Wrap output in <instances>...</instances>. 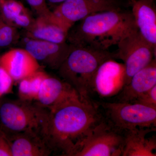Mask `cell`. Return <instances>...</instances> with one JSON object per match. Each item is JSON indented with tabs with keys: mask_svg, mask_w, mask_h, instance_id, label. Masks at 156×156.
Wrapping results in <instances>:
<instances>
[{
	"mask_svg": "<svg viewBox=\"0 0 156 156\" xmlns=\"http://www.w3.org/2000/svg\"><path fill=\"white\" fill-rule=\"evenodd\" d=\"M1 0H0V2H1Z\"/></svg>",
	"mask_w": 156,
	"mask_h": 156,
	"instance_id": "27",
	"label": "cell"
},
{
	"mask_svg": "<svg viewBox=\"0 0 156 156\" xmlns=\"http://www.w3.org/2000/svg\"><path fill=\"white\" fill-rule=\"evenodd\" d=\"M68 0H47L48 5L57 6L59 4L66 2Z\"/></svg>",
	"mask_w": 156,
	"mask_h": 156,
	"instance_id": "25",
	"label": "cell"
},
{
	"mask_svg": "<svg viewBox=\"0 0 156 156\" xmlns=\"http://www.w3.org/2000/svg\"><path fill=\"white\" fill-rule=\"evenodd\" d=\"M6 136L12 156H48L53 153L44 139L34 133L22 132Z\"/></svg>",
	"mask_w": 156,
	"mask_h": 156,
	"instance_id": "14",
	"label": "cell"
},
{
	"mask_svg": "<svg viewBox=\"0 0 156 156\" xmlns=\"http://www.w3.org/2000/svg\"><path fill=\"white\" fill-rule=\"evenodd\" d=\"M0 156H12L5 134L0 130Z\"/></svg>",
	"mask_w": 156,
	"mask_h": 156,
	"instance_id": "24",
	"label": "cell"
},
{
	"mask_svg": "<svg viewBox=\"0 0 156 156\" xmlns=\"http://www.w3.org/2000/svg\"><path fill=\"white\" fill-rule=\"evenodd\" d=\"M115 58L116 53L108 50L72 46L57 70L60 77L74 89L81 100H91L89 95L98 69L105 61Z\"/></svg>",
	"mask_w": 156,
	"mask_h": 156,
	"instance_id": "3",
	"label": "cell"
},
{
	"mask_svg": "<svg viewBox=\"0 0 156 156\" xmlns=\"http://www.w3.org/2000/svg\"><path fill=\"white\" fill-rule=\"evenodd\" d=\"M102 106L109 124L122 133L135 128H156V109L131 102H106Z\"/></svg>",
	"mask_w": 156,
	"mask_h": 156,
	"instance_id": "6",
	"label": "cell"
},
{
	"mask_svg": "<svg viewBox=\"0 0 156 156\" xmlns=\"http://www.w3.org/2000/svg\"><path fill=\"white\" fill-rule=\"evenodd\" d=\"M126 1H128V2H129L132 4H133V3H134L136 0H126Z\"/></svg>",
	"mask_w": 156,
	"mask_h": 156,
	"instance_id": "26",
	"label": "cell"
},
{
	"mask_svg": "<svg viewBox=\"0 0 156 156\" xmlns=\"http://www.w3.org/2000/svg\"><path fill=\"white\" fill-rule=\"evenodd\" d=\"M132 14L141 36L156 48V8L154 0H136Z\"/></svg>",
	"mask_w": 156,
	"mask_h": 156,
	"instance_id": "15",
	"label": "cell"
},
{
	"mask_svg": "<svg viewBox=\"0 0 156 156\" xmlns=\"http://www.w3.org/2000/svg\"><path fill=\"white\" fill-rule=\"evenodd\" d=\"M23 48L28 51L39 64L50 69L58 70L72 48L69 43L56 44L25 37Z\"/></svg>",
	"mask_w": 156,
	"mask_h": 156,
	"instance_id": "10",
	"label": "cell"
},
{
	"mask_svg": "<svg viewBox=\"0 0 156 156\" xmlns=\"http://www.w3.org/2000/svg\"><path fill=\"white\" fill-rule=\"evenodd\" d=\"M17 29L7 23L0 14V48H8L18 43L20 35Z\"/></svg>",
	"mask_w": 156,
	"mask_h": 156,
	"instance_id": "20",
	"label": "cell"
},
{
	"mask_svg": "<svg viewBox=\"0 0 156 156\" xmlns=\"http://www.w3.org/2000/svg\"><path fill=\"white\" fill-rule=\"evenodd\" d=\"M124 147L122 132L102 119L82 140L73 156H122Z\"/></svg>",
	"mask_w": 156,
	"mask_h": 156,
	"instance_id": "5",
	"label": "cell"
},
{
	"mask_svg": "<svg viewBox=\"0 0 156 156\" xmlns=\"http://www.w3.org/2000/svg\"><path fill=\"white\" fill-rule=\"evenodd\" d=\"M155 130L156 128H137L124 131L122 156H156L155 136L146 137L148 133Z\"/></svg>",
	"mask_w": 156,
	"mask_h": 156,
	"instance_id": "16",
	"label": "cell"
},
{
	"mask_svg": "<svg viewBox=\"0 0 156 156\" xmlns=\"http://www.w3.org/2000/svg\"><path fill=\"white\" fill-rule=\"evenodd\" d=\"M0 14L9 25L24 30L29 28L35 19L23 5L14 0H1Z\"/></svg>",
	"mask_w": 156,
	"mask_h": 156,
	"instance_id": "18",
	"label": "cell"
},
{
	"mask_svg": "<svg viewBox=\"0 0 156 156\" xmlns=\"http://www.w3.org/2000/svg\"><path fill=\"white\" fill-rule=\"evenodd\" d=\"M45 141L52 152L73 156L82 140L102 119L91 101L77 97L50 112Z\"/></svg>",
	"mask_w": 156,
	"mask_h": 156,
	"instance_id": "1",
	"label": "cell"
},
{
	"mask_svg": "<svg viewBox=\"0 0 156 156\" xmlns=\"http://www.w3.org/2000/svg\"><path fill=\"white\" fill-rule=\"evenodd\" d=\"M77 97H79L77 92L66 82L47 74L42 81L34 103L50 112Z\"/></svg>",
	"mask_w": 156,
	"mask_h": 156,
	"instance_id": "11",
	"label": "cell"
},
{
	"mask_svg": "<svg viewBox=\"0 0 156 156\" xmlns=\"http://www.w3.org/2000/svg\"><path fill=\"white\" fill-rule=\"evenodd\" d=\"M25 37L56 44L67 41L69 29L53 14L37 17L31 25L25 30Z\"/></svg>",
	"mask_w": 156,
	"mask_h": 156,
	"instance_id": "12",
	"label": "cell"
},
{
	"mask_svg": "<svg viewBox=\"0 0 156 156\" xmlns=\"http://www.w3.org/2000/svg\"><path fill=\"white\" fill-rule=\"evenodd\" d=\"M131 103L140 104L156 109V86L140 95Z\"/></svg>",
	"mask_w": 156,
	"mask_h": 156,
	"instance_id": "21",
	"label": "cell"
},
{
	"mask_svg": "<svg viewBox=\"0 0 156 156\" xmlns=\"http://www.w3.org/2000/svg\"><path fill=\"white\" fill-rule=\"evenodd\" d=\"M0 66L10 75L14 81H20L41 70V66L23 48L9 50L0 57Z\"/></svg>",
	"mask_w": 156,
	"mask_h": 156,
	"instance_id": "13",
	"label": "cell"
},
{
	"mask_svg": "<svg viewBox=\"0 0 156 156\" xmlns=\"http://www.w3.org/2000/svg\"><path fill=\"white\" fill-rule=\"evenodd\" d=\"M119 0H68L52 12L70 29L75 23L94 13L121 9Z\"/></svg>",
	"mask_w": 156,
	"mask_h": 156,
	"instance_id": "8",
	"label": "cell"
},
{
	"mask_svg": "<svg viewBox=\"0 0 156 156\" xmlns=\"http://www.w3.org/2000/svg\"><path fill=\"white\" fill-rule=\"evenodd\" d=\"M71 28L67 41L75 47L108 50L132 31L137 29L131 11L121 9L94 13Z\"/></svg>",
	"mask_w": 156,
	"mask_h": 156,
	"instance_id": "2",
	"label": "cell"
},
{
	"mask_svg": "<svg viewBox=\"0 0 156 156\" xmlns=\"http://www.w3.org/2000/svg\"><path fill=\"white\" fill-rule=\"evenodd\" d=\"M31 9L32 11L36 15L37 17L46 16L51 13L47 3V0H25Z\"/></svg>",
	"mask_w": 156,
	"mask_h": 156,
	"instance_id": "22",
	"label": "cell"
},
{
	"mask_svg": "<svg viewBox=\"0 0 156 156\" xmlns=\"http://www.w3.org/2000/svg\"><path fill=\"white\" fill-rule=\"evenodd\" d=\"M47 75L44 72L40 70L19 81V99L28 102H35L42 81Z\"/></svg>",
	"mask_w": 156,
	"mask_h": 156,
	"instance_id": "19",
	"label": "cell"
},
{
	"mask_svg": "<svg viewBox=\"0 0 156 156\" xmlns=\"http://www.w3.org/2000/svg\"><path fill=\"white\" fill-rule=\"evenodd\" d=\"M14 82L5 70L0 66V98L11 92Z\"/></svg>",
	"mask_w": 156,
	"mask_h": 156,
	"instance_id": "23",
	"label": "cell"
},
{
	"mask_svg": "<svg viewBox=\"0 0 156 156\" xmlns=\"http://www.w3.org/2000/svg\"><path fill=\"white\" fill-rule=\"evenodd\" d=\"M125 68L123 63L109 59L98 68L93 80L92 91L99 96L111 97L118 95L125 87Z\"/></svg>",
	"mask_w": 156,
	"mask_h": 156,
	"instance_id": "9",
	"label": "cell"
},
{
	"mask_svg": "<svg viewBox=\"0 0 156 156\" xmlns=\"http://www.w3.org/2000/svg\"><path fill=\"white\" fill-rule=\"evenodd\" d=\"M156 86V60L154 58L131 78L119 94V102H132L137 98Z\"/></svg>",
	"mask_w": 156,
	"mask_h": 156,
	"instance_id": "17",
	"label": "cell"
},
{
	"mask_svg": "<svg viewBox=\"0 0 156 156\" xmlns=\"http://www.w3.org/2000/svg\"><path fill=\"white\" fill-rule=\"evenodd\" d=\"M50 115L48 109L34 102L4 101L0 103V130L6 135L30 132L44 139Z\"/></svg>",
	"mask_w": 156,
	"mask_h": 156,
	"instance_id": "4",
	"label": "cell"
},
{
	"mask_svg": "<svg viewBox=\"0 0 156 156\" xmlns=\"http://www.w3.org/2000/svg\"><path fill=\"white\" fill-rule=\"evenodd\" d=\"M117 45V58L122 60L125 66V87L136 72L156 58V48L141 36L137 29L126 35Z\"/></svg>",
	"mask_w": 156,
	"mask_h": 156,
	"instance_id": "7",
	"label": "cell"
}]
</instances>
